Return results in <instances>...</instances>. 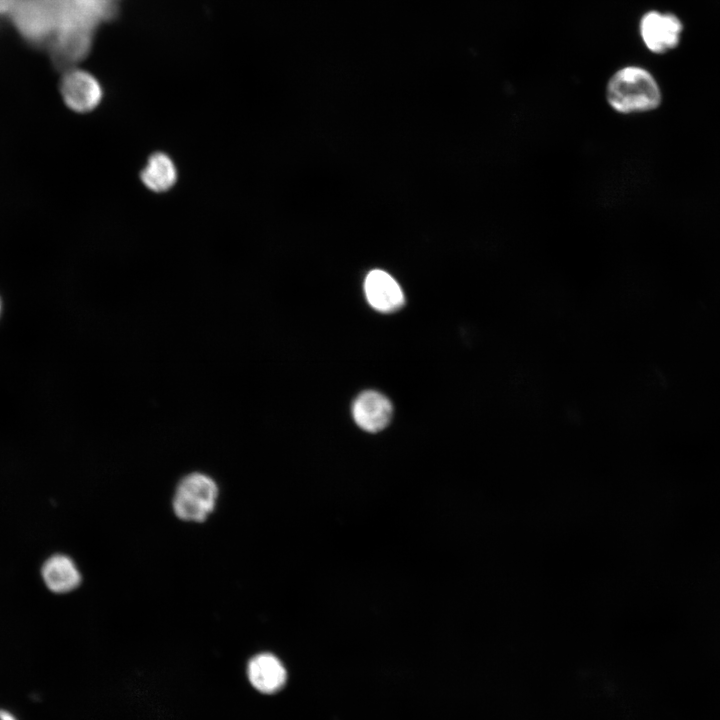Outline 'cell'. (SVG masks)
Returning a JSON list of instances; mask_svg holds the SVG:
<instances>
[{
	"instance_id": "7a4b0ae2",
	"label": "cell",
	"mask_w": 720,
	"mask_h": 720,
	"mask_svg": "<svg viewBox=\"0 0 720 720\" xmlns=\"http://www.w3.org/2000/svg\"><path fill=\"white\" fill-rule=\"evenodd\" d=\"M217 496L213 479L202 473H191L178 484L173 509L182 520L201 522L214 510Z\"/></svg>"
},
{
	"instance_id": "30bf717a",
	"label": "cell",
	"mask_w": 720,
	"mask_h": 720,
	"mask_svg": "<svg viewBox=\"0 0 720 720\" xmlns=\"http://www.w3.org/2000/svg\"><path fill=\"white\" fill-rule=\"evenodd\" d=\"M144 186L152 192L169 191L177 182L178 170L173 159L165 152H155L149 156L140 173Z\"/></svg>"
},
{
	"instance_id": "9c48e42d",
	"label": "cell",
	"mask_w": 720,
	"mask_h": 720,
	"mask_svg": "<svg viewBox=\"0 0 720 720\" xmlns=\"http://www.w3.org/2000/svg\"><path fill=\"white\" fill-rule=\"evenodd\" d=\"M247 674L252 686L264 694L280 691L287 681L285 667L270 653L254 656L248 663Z\"/></svg>"
},
{
	"instance_id": "4fadbf2b",
	"label": "cell",
	"mask_w": 720,
	"mask_h": 720,
	"mask_svg": "<svg viewBox=\"0 0 720 720\" xmlns=\"http://www.w3.org/2000/svg\"><path fill=\"white\" fill-rule=\"evenodd\" d=\"M0 720H17V719L10 712L0 709Z\"/></svg>"
},
{
	"instance_id": "8992f818",
	"label": "cell",
	"mask_w": 720,
	"mask_h": 720,
	"mask_svg": "<svg viewBox=\"0 0 720 720\" xmlns=\"http://www.w3.org/2000/svg\"><path fill=\"white\" fill-rule=\"evenodd\" d=\"M639 32L645 47L650 52L665 54L680 44L683 23L673 13L651 10L641 17Z\"/></svg>"
},
{
	"instance_id": "5b68a950",
	"label": "cell",
	"mask_w": 720,
	"mask_h": 720,
	"mask_svg": "<svg viewBox=\"0 0 720 720\" xmlns=\"http://www.w3.org/2000/svg\"><path fill=\"white\" fill-rule=\"evenodd\" d=\"M60 94L64 104L71 111L80 114L94 111L104 97L99 80L90 72L77 67L64 71Z\"/></svg>"
},
{
	"instance_id": "52a82bcc",
	"label": "cell",
	"mask_w": 720,
	"mask_h": 720,
	"mask_svg": "<svg viewBox=\"0 0 720 720\" xmlns=\"http://www.w3.org/2000/svg\"><path fill=\"white\" fill-rule=\"evenodd\" d=\"M393 407L390 400L376 391H365L354 401L352 414L356 424L365 431L378 432L390 422Z\"/></svg>"
},
{
	"instance_id": "3957f363",
	"label": "cell",
	"mask_w": 720,
	"mask_h": 720,
	"mask_svg": "<svg viewBox=\"0 0 720 720\" xmlns=\"http://www.w3.org/2000/svg\"><path fill=\"white\" fill-rule=\"evenodd\" d=\"M62 0H18L11 11L14 23L25 38L42 42L55 34Z\"/></svg>"
},
{
	"instance_id": "ba28073f",
	"label": "cell",
	"mask_w": 720,
	"mask_h": 720,
	"mask_svg": "<svg viewBox=\"0 0 720 720\" xmlns=\"http://www.w3.org/2000/svg\"><path fill=\"white\" fill-rule=\"evenodd\" d=\"M364 290L369 304L384 313L394 312L404 304V294L395 279L383 270L368 273Z\"/></svg>"
},
{
	"instance_id": "8fae6325",
	"label": "cell",
	"mask_w": 720,
	"mask_h": 720,
	"mask_svg": "<svg viewBox=\"0 0 720 720\" xmlns=\"http://www.w3.org/2000/svg\"><path fill=\"white\" fill-rule=\"evenodd\" d=\"M42 577L46 586L55 593H66L75 589L81 581V575L73 560L61 554L47 559L42 567Z\"/></svg>"
},
{
	"instance_id": "5bb4252c",
	"label": "cell",
	"mask_w": 720,
	"mask_h": 720,
	"mask_svg": "<svg viewBox=\"0 0 720 720\" xmlns=\"http://www.w3.org/2000/svg\"><path fill=\"white\" fill-rule=\"evenodd\" d=\"M0 309H1V305H0Z\"/></svg>"
},
{
	"instance_id": "277c9868",
	"label": "cell",
	"mask_w": 720,
	"mask_h": 720,
	"mask_svg": "<svg viewBox=\"0 0 720 720\" xmlns=\"http://www.w3.org/2000/svg\"><path fill=\"white\" fill-rule=\"evenodd\" d=\"M94 29L95 26L78 18L64 20L51 45L54 64L64 71L76 67L88 55Z\"/></svg>"
},
{
	"instance_id": "6da1fadb",
	"label": "cell",
	"mask_w": 720,
	"mask_h": 720,
	"mask_svg": "<svg viewBox=\"0 0 720 720\" xmlns=\"http://www.w3.org/2000/svg\"><path fill=\"white\" fill-rule=\"evenodd\" d=\"M605 98L610 108L619 114H645L662 106L663 91L648 69L640 65H627L609 78Z\"/></svg>"
},
{
	"instance_id": "7c38bea8",
	"label": "cell",
	"mask_w": 720,
	"mask_h": 720,
	"mask_svg": "<svg viewBox=\"0 0 720 720\" xmlns=\"http://www.w3.org/2000/svg\"><path fill=\"white\" fill-rule=\"evenodd\" d=\"M18 0H0V13L11 12Z\"/></svg>"
}]
</instances>
